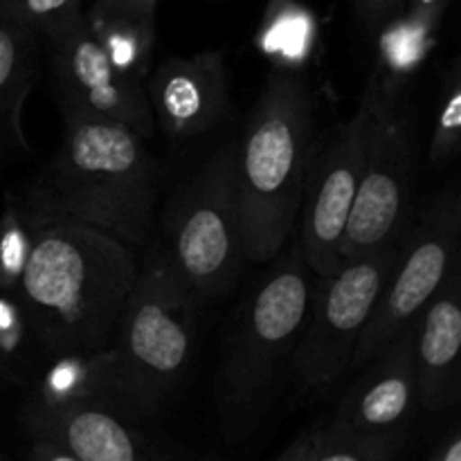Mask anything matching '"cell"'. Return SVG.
I'll return each instance as SVG.
<instances>
[{"mask_svg":"<svg viewBox=\"0 0 461 461\" xmlns=\"http://www.w3.org/2000/svg\"><path fill=\"white\" fill-rule=\"evenodd\" d=\"M0 12L34 30L41 39L86 14L84 0H0Z\"/></svg>","mask_w":461,"mask_h":461,"instance_id":"24","label":"cell"},{"mask_svg":"<svg viewBox=\"0 0 461 461\" xmlns=\"http://www.w3.org/2000/svg\"><path fill=\"white\" fill-rule=\"evenodd\" d=\"M313 41L315 21L309 12L288 0H282L270 9L268 21L261 32V48L277 59L275 66L300 70L302 59L311 52Z\"/></svg>","mask_w":461,"mask_h":461,"instance_id":"21","label":"cell"},{"mask_svg":"<svg viewBox=\"0 0 461 461\" xmlns=\"http://www.w3.org/2000/svg\"><path fill=\"white\" fill-rule=\"evenodd\" d=\"M41 358L48 356L41 349L18 297L0 293V376L25 383Z\"/></svg>","mask_w":461,"mask_h":461,"instance_id":"19","label":"cell"},{"mask_svg":"<svg viewBox=\"0 0 461 461\" xmlns=\"http://www.w3.org/2000/svg\"><path fill=\"white\" fill-rule=\"evenodd\" d=\"M459 232L461 201L453 185L430 203L417 223L412 221L410 225L372 320L356 347L349 372L367 367L387 342L417 322L459 261Z\"/></svg>","mask_w":461,"mask_h":461,"instance_id":"9","label":"cell"},{"mask_svg":"<svg viewBox=\"0 0 461 461\" xmlns=\"http://www.w3.org/2000/svg\"><path fill=\"white\" fill-rule=\"evenodd\" d=\"M313 432L306 430L284 450L275 461H311V450H313Z\"/></svg>","mask_w":461,"mask_h":461,"instance_id":"28","label":"cell"},{"mask_svg":"<svg viewBox=\"0 0 461 461\" xmlns=\"http://www.w3.org/2000/svg\"><path fill=\"white\" fill-rule=\"evenodd\" d=\"M140 273L138 248L81 223L32 225L18 302L48 358L111 345Z\"/></svg>","mask_w":461,"mask_h":461,"instance_id":"1","label":"cell"},{"mask_svg":"<svg viewBox=\"0 0 461 461\" xmlns=\"http://www.w3.org/2000/svg\"><path fill=\"white\" fill-rule=\"evenodd\" d=\"M160 0H95L86 12L95 39L124 75L144 81L156 45Z\"/></svg>","mask_w":461,"mask_h":461,"instance_id":"17","label":"cell"},{"mask_svg":"<svg viewBox=\"0 0 461 461\" xmlns=\"http://www.w3.org/2000/svg\"><path fill=\"white\" fill-rule=\"evenodd\" d=\"M369 84L376 93V113L363 176L340 243V266L403 243L414 221L417 120L405 99V86L387 84L372 72Z\"/></svg>","mask_w":461,"mask_h":461,"instance_id":"7","label":"cell"},{"mask_svg":"<svg viewBox=\"0 0 461 461\" xmlns=\"http://www.w3.org/2000/svg\"><path fill=\"white\" fill-rule=\"evenodd\" d=\"M403 432H358L329 423L313 432L311 461H392Z\"/></svg>","mask_w":461,"mask_h":461,"instance_id":"20","label":"cell"},{"mask_svg":"<svg viewBox=\"0 0 461 461\" xmlns=\"http://www.w3.org/2000/svg\"><path fill=\"white\" fill-rule=\"evenodd\" d=\"M313 97L295 68L275 66L237 140V194L246 259L270 264L300 216L309 176Z\"/></svg>","mask_w":461,"mask_h":461,"instance_id":"3","label":"cell"},{"mask_svg":"<svg viewBox=\"0 0 461 461\" xmlns=\"http://www.w3.org/2000/svg\"><path fill=\"white\" fill-rule=\"evenodd\" d=\"M50 79L61 117H95L129 126L144 140L156 135L144 84L124 75L95 39L86 14L45 36Z\"/></svg>","mask_w":461,"mask_h":461,"instance_id":"10","label":"cell"},{"mask_svg":"<svg viewBox=\"0 0 461 461\" xmlns=\"http://www.w3.org/2000/svg\"><path fill=\"white\" fill-rule=\"evenodd\" d=\"M342 396L333 423L358 432H403L419 408L414 324L394 336Z\"/></svg>","mask_w":461,"mask_h":461,"instance_id":"13","label":"cell"},{"mask_svg":"<svg viewBox=\"0 0 461 461\" xmlns=\"http://www.w3.org/2000/svg\"><path fill=\"white\" fill-rule=\"evenodd\" d=\"M30 248L32 225L27 223L21 205L7 198L0 216V293L3 295H18Z\"/></svg>","mask_w":461,"mask_h":461,"instance_id":"23","label":"cell"},{"mask_svg":"<svg viewBox=\"0 0 461 461\" xmlns=\"http://www.w3.org/2000/svg\"><path fill=\"white\" fill-rule=\"evenodd\" d=\"M270 264L234 313L216 376V399L230 426H248L266 408L295 354L313 300L318 277L300 241Z\"/></svg>","mask_w":461,"mask_h":461,"instance_id":"5","label":"cell"},{"mask_svg":"<svg viewBox=\"0 0 461 461\" xmlns=\"http://www.w3.org/2000/svg\"><path fill=\"white\" fill-rule=\"evenodd\" d=\"M461 142V66L459 59L450 63L439 95L435 129L428 144V162L432 169H444L455 160Z\"/></svg>","mask_w":461,"mask_h":461,"instance_id":"22","label":"cell"},{"mask_svg":"<svg viewBox=\"0 0 461 461\" xmlns=\"http://www.w3.org/2000/svg\"><path fill=\"white\" fill-rule=\"evenodd\" d=\"M408 0H351L356 16L369 34H376L385 23L401 16Z\"/></svg>","mask_w":461,"mask_h":461,"instance_id":"25","label":"cell"},{"mask_svg":"<svg viewBox=\"0 0 461 461\" xmlns=\"http://www.w3.org/2000/svg\"><path fill=\"white\" fill-rule=\"evenodd\" d=\"M461 279L459 261L414 322L419 408L439 412L459 396Z\"/></svg>","mask_w":461,"mask_h":461,"instance_id":"15","label":"cell"},{"mask_svg":"<svg viewBox=\"0 0 461 461\" xmlns=\"http://www.w3.org/2000/svg\"><path fill=\"white\" fill-rule=\"evenodd\" d=\"M374 113L376 93L367 81L356 113L338 129L322 153L318 174L306 176L297 241L318 279L340 268V243L363 176Z\"/></svg>","mask_w":461,"mask_h":461,"instance_id":"11","label":"cell"},{"mask_svg":"<svg viewBox=\"0 0 461 461\" xmlns=\"http://www.w3.org/2000/svg\"><path fill=\"white\" fill-rule=\"evenodd\" d=\"M399 250L401 243L383 248L315 282L304 331L288 363V374L304 390L324 392L349 374Z\"/></svg>","mask_w":461,"mask_h":461,"instance_id":"8","label":"cell"},{"mask_svg":"<svg viewBox=\"0 0 461 461\" xmlns=\"http://www.w3.org/2000/svg\"><path fill=\"white\" fill-rule=\"evenodd\" d=\"M27 426L32 435L50 437L81 461H169L104 403H32Z\"/></svg>","mask_w":461,"mask_h":461,"instance_id":"14","label":"cell"},{"mask_svg":"<svg viewBox=\"0 0 461 461\" xmlns=\"http://www.w3.org/2000/svg\"><path fill=\"white\" fill-rule=\"evenodd\" d=\"M147 248L106 349L108 399L138 417L156 414L185 378L201 304L160 241Z\"/></svg>","mask_w":461,"mask_h":461,"instance_id":"4","label":"cell"},{"mask_svg":"<svg viewBox=\"0 0 461 461\" xmlns=\"http://www.w3.org/2000/svg\"><path fill=\"white\" fill-rule=\"evenodd\" d=\"M448 5L450 0H408L403 9V16H408L417 25L437 32Z\"/></svg>","mask_w":461,"mask_h":461,"instance_id":"26","label":"cell"},{"mask_svg":"<svg viewBox=\"0 0 461 461\" xmlns=\"http://www.w3.org/2000/svg\"><path fill=\"white\" fill-rule=\"evenodd\" d=\"M234 156L237 142L216 149L180 183L165 216L160 246L198 302L232 291L246 259Z\"/></svg>","mask_w":461,"mask_h":461,"instance_id":"6","label":"cell"},{"mask_svg":"<svg viewBox=\"0 0 461 461\" xmlns=\"http://www.w3.org/2000/svg\"><path fill=\"white\" fill-rule=\"evenodd\" d=\"M142 84L153 124L171 142L212 133L230 113V77L219 50L167 59Z\"/></svg>","mask_w":461,"mask_h":461,"instance_id":"12","label":"cell"},{"mask_svg":"<svg viewBox=\"0 0 461 461\" xmlns=\"http://www.w3.org/2000/svg\"><path fill=\"white\" fill-rule=\"evenodd\" d=\"M27 461H81V459L77 457V455H72L68 448H63L61 444L50 439V437L34 435V444H32L30 459Z\"/></svg>","mask_w":461,"mask_h":461,"instance_id":"27","label":"cell"},{"mask_svg":"<svg viewBox=\"0 0 461 461\" xmlns=\"http://www.w3.org/2000/svg\"><path fill=\"white\" fill-rule=\"evenodd\" d=\"M41 378V405L104 403L108 399V351L99 354H66L48 358Z\"/></svg>","mask_w":461,"mask_h":461,"instance_id":"18","label":"cell"},{"mask_svg":"<svg viewBox=\"0 0 461 461\" xmlns=\"http://www.w3.org/2000/svg\"><path fill=\"white\" fill-rule=\"evenodd\" d=\"M41 41L34 30L0 12V167L34 153L23 129V108L39 79Z\"/></svg>","mask_w":461,"mask_h":461,"instance_id":"16","label":"cell"},{"mask_svg":"<svg viewBox=\"0 0 461 461\" xmlns=\"http://www.w3.org/2000/svg\"><path fill=\"white\" fill-rule=\"evenodd\" d=\"M61 120L57 153L18 203L27 223H81L147 248L158 205V165L147 140L115 122Z\"/></svg>","mask_w":461,"mask_h":461,"instance_id":"2","label":"cell"},{"mask_svg":"<svg viewBox=\"0 0 461 461\" xmlns=\"http://www.w3.org/2000/svg\"><path fill=\"white\" fill-rule=\"evenodd\" d=\"M428 461H461V437L459 432H453Z\"/></svg>","mask_w":461,"mask_h":461,"instance_id":"29","label":"cell"}]
</instances>
